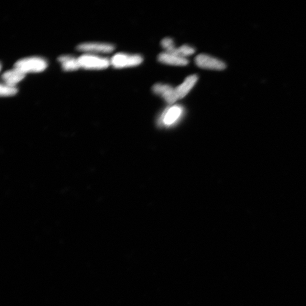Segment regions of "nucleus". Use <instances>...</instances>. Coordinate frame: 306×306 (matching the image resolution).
<instances>
[{
	"label": "nucleus",
	"instance_id": "8",
	"mask_svg": "<svg viewBox=\"0 0 306 306\" xmlns=\"http://www.w3.org/2000/svg\"><path fill=\"white\" fill-rule=\"evenodd\" d=\"M198 78L197 75H191V76L187 77L180 85L175 88V92L178 100L185 98L190 93L198 81Z\"/></svg>",
	"mask_w": 306,
	"mask_h": 306
},
{
	"label": "nucleus",
	"instance_id": "2",
	"mask_svg": "<svg viewBox=\"0 0 306 306\" xmlns=\"http://www.w3.org/2000/svg\"><path fill=\"white\" fill-rule=\"evenodd\" d=\"M184 114V108L181 105H173L166 108L159 117V125L169 127L176 124Z\"/></svg>",
	"mask_w": 306,
	"mask_h": 306
},
{
	"label": "nucleus",
	"instance_id": "4",
	"mask_svg": "<svg viewBox=\"0 0 306 306\" xmlns=\"http://www.w3.org/2000/svg\"><path fill=\"white\" fill-rule=\"evenodd\" d=\"M81 68L87 69H102L109 67L111 61L107 58L92 54H85L78 58Z\"/></svg>",
	"mask_w": 306,
	"mask_h": 306
},
{
	"label": "nucleus",
	"instance_id": "13",
	"mask_svg": "<svg viewBox=\"0 0 306 306\" xmlns=\"http://www.w3.org/2000/svg\"><path fill=\"white\" fill-rule=\"evenodd\" d=\"M17 92L18 89L16 86L9 85L6 83H2L0 86V95L2 97L14 96Z\"/></svg>",
	"mask_w": 306,
	"mask_h": 306
},
{
	"label": "nucleus",
	"instance_id": "12",
	"mask_svg": "<svg viewBox=\"0 0 306 306\" xmlns=\"http://www.w3.org/2000/svg\"><path fill=\"white\" fill-rule=\"evenodd\" d=\"M195 53V49L194 47L188 45H183L180 47H177L175 46L170 51L168 52L169 54L176 55L181 57L186 58L187 56H189L194 54Z\"/></svg>",
	"mask_w": 306,
	"mask_h": 306
},
{
	"label": "nucleus",
	"instance_id": "10",
	"mask_svg": "<svg viewBox=\"0 0 306 306\" xmlns=\"http://www.w3.org/2000/svg\"><path fill=\"white\" fill-rule=\"evenodd\" d=\"M26 73L17 68L8 70L2 75V79L4 83L9 85L16 86V84L20 82L25 78Z\"/></svg>",
	"mask_w": 306,
	"mask_h": 306
},
{
	"label": "nucleus",
	"instance_id": "9",
	"mask_svg": "<svg viewBox=\"0 0 306 306\" xmlns=\"http://www.w3.org/2000/svg\"><path fill=\"white\" fill-rule=\"evenodd\" d=\"M158 60L162 64L174 66H186L189 63L187 58L181 57L176 55L162 53L158 56Z\"/></svg>",
	"mask_w": 306,
	"mask_h": 306
},
{
	"label": "nucleus",
	"instance_id": "6",
	"mask_svg": "<svg viewBox=\"0 0 306 306\" xmlns=\"http://www.w3.org/2000/svg\"><path fill=\"white\" fill-rule=\"evenodd\" d=\"M152 91L156 95L161 96L169 105H173L178 100L175 88L168 84H155Z\"/></svg>",
	"mask_w": 306,
	"mask_h": 306
},
{
	"label": "nucleus",
	"instance_id": "7",
	"mask_svg": "<svg viewBox=\"0 0 306 306\" xmlns=\"http://www.w3.org/2000/svg\"><path fill=\"white\" fill-rule=\"evenodd\" d=\"M77 49L80 51L85 52V53L108 54L114 51L115 47L109 43L89 42V43H84L78 45Z\"/></svg>",
	"mask_w": 306,
	"mask_h": 306
},
{
	"label": "nucleus",
	"instance_id": "1",
	"mask_svg": "<svg viewBox=\"0 0 306 306\" xmlns=\"http://www.w3.org/2000/svg\"><path fill=\"white\" fill-rule=\"evenodd\" d=\"M47 67V61L39 57H30L18 60L15 68L25 73L43 72Z\"/></svg>",
	"mask_w": 306,
	"mask_h": 306
},
{
	"label": "nucleus",
	"instance_id": "5",
	"mask_svg": "<svg viewBox=\"0 0 306 306\" xmlns=\"http://www.w3.org/2000/svg\"><path fill=\"white\" fill-rule=\"evenodd\" d=\"M195 61L197 67L202 69L223 70L227 68L224 61L206 54L197 56Z\"/></svg>",
	"mask_w": 306,
	"mask_h": 306
},
{
	"label": "nucleus",
	"instance_id": "11",
	"mask_svg": "<svg viewBox=\"0 0 306 306\" xmlns=\"http://www.w3.org/2000/svg\"><path fill=\"white\" fill-rule=\"evenodd\" d=\"M58 60L62 65V68L65 71H73V70H76L81 68L78 58H74L73 56H61Z\"/></svg>",
	"mask_w": 306,
	"mask_h": 306
},
{
	"label": "nucleus",
	"instance_id": "3",
	"mask_svg": "<svg viewBox=\"0 0 306 306\" xmlns=\"http://www.w3.org/2000/svg\"><path fill=\"white\" fill-rule=\"evenodd\" d=\"M144 59L139 55H129L124 53L117 54L112 58L111 64L116 68H124L136 67L143 62Z\"/></svg>",
	"mask_w": 306,
	"mask_h": 306
}]
</instances>
